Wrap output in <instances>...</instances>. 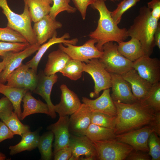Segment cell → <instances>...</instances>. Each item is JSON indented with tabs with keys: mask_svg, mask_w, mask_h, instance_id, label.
Instances as JSON below:
<instances>
[{
	"mask_svg": "<svg viewBox=\"0 0 160 160\" xmlns=\"http://www.w3.org/2000/svg\"><path fill=\"white\" fill-rule=\"evenodd\" d=\"M14 135L5 123L0 120V143L6 139L13 138Z\"/></svg>",
	"mask_w": 160,
	"mask_h": 160,
	"instance_id": "obj_45",
	"label": "cell"
},
{
	"mask_svg": "<svg viewBox=\"0 0 160 160\" xmlns=\"http://www.w3.org/2000/svg\"><path fill=\"white\" fill-rule=\"evenodd\" d=\"M148 154L152 160H160V138L155 132L150 135L148 140Z\"/></svg>",
	"mask_w": 160,
	"mask_h": 160,
	"instance_id": "obj_38",
	"label": "cell"
},
{
	"mask_svg": "<svg viewBox=\"0 0 160 160\" xmlns=\"http://www.w3.org/2000/svg\"><path fill=\"white\" fill-rule=\"evenodd\" d=\"M45 1L47 2L50 4H53V0H44Z\"/></svg>",
	"mask_w": 160,
	"mask_h": 160,
	"instance_id": "obj_51",
	"label": "cell"
},
{
	"mask_svg": "<svg viewBox=\"0 0 160 160\" xmlns=\"http://www.w3.org/2000/svg\"><path fill=\"white\" fill-rule=\"evenodd\" d=\"M103 1H106L107 0H103ZM110 1H113V2H114L115 1H119L120 0H110Z\"/></svg>",
	"mask_w": 160,
	"mask_h": 160,
	"instance_id": "obj_52",
	"label": "cell"
},
{
	"mask_svg": "<svg viewBox=\"0 0 160 160\" xmlns=\"http://www.w3.org/2000/svg\"><path fill=\"white\" fill-rule=\"evenodd\" d=\"M103 0H96L91 7L99 12L100 17L98 25L95 30L89 35L90 39L97 41L95 45L100 51L105 43L110 41L117 43L124 41L129 37L127 29L120 28L114 22L111 15V12L107 8Z\"/></svg>",
	"mask_w": 160,
	"mask_h": 160,
	"instance_id": "obj_2",
	"label": "cell"
},
{
	"mask_svg": "<svg viewBox=\"0 0 160 160\" xmlns=\"http://www.w3.org/2000/svg\"><path fill=\"white\" fill-rule=\"evenodd\" d=\"M85 136L92 142L116 139L114 129L92 123L88 127Z\"/></svg>",
	"mask_w": 160,
	"mask_h": 160,
	"instance_id": "obj_28",
	"label": "cell"
},
{
	"mask_svg": "<svg viewBox=\"0 0 160 160\" xmlns=\"http://www.w3.org/2000/svg\"><path fill=\"white\" fill-rule=\"evenodd\" d=\"M41 46L37 43L30 45L22 51H9L1 56V58L6 63L5 67L0 74V83L4 84L9 74L20 66L24 60L37 51Z\"/></svg>",
	"mask_w": 160,
	"mask_h": 160,
	"instance_id": "obj_9",
	"label": "cell"
},
{
	"mask_svg": "<svg viewBox=\"0 0 160 160\" xmlns=\"http://www.w3.org/2000/svg\"><path fill=\"white\" fill-rule=\"evenodd\" d=\"M92 112L87 105L81 103L69 118L70 134L78 136L85 135L87 130L91 123Z\"/></svg>",
	"mask_w": 160,
	"mask_h": 160,
	"instance_id": "obj_14",
	"label": "cell"
},
{
	"mask_svg": "<svg viewBox=\"0 0 160 160\" xmlns=\"http://www.w3.org/2000/svg\"><path fill=\"white\" fill-rule=\"evenodd\" d=\"M69 118L68 116H59L56 122L47 127V129L52 132L55 137L53 154L68 145L70 136Z\"/></svg>",
	"mask_w": 160,
	"mask_h": 160,
	"instance_id": "obj_18",
	"label": "cell"
},
{
	"mask_svg": "<svg viewBox=\"0 0 160 160\" xmlns=\"http://www.w3.org/2000/svg\"><path fill=\"white\" fill-rule=\"evenodd\" d=\"M82 65L83 72L89 74L94 81V91L90 94V97H98L101 91L111 87L110 73L99 58L92 59L87 63L82 62Z\"/></svg>",
	"mask_w": 160,
	"mask_h": 160,
	"instance_id": "obj_7",
	"label": "cell"
},
{
	"mask_svg": "<svg viewBox=\"0 0 160 160\" xmlns=\"http://www.w3.org/2000/svg\"><path fill=\"white\" fill-rule=\"evenodd\" d=\"M147 4L148 7L151 9L152 16L159 21L160 18V0H151Z\"/></svg>",
	"mask_w": 160,
	"mask_h": 160,
	"instance_id": "obj_46",
	"label": "cell"
},
{
	"mask_svg": "<svg viewBox=\"0 0 160 160\" xmlns=\"http://www.w3.org/2000/svg\"><path fill=\"white\" fill-rule=\"evenodd\" d=\"M23 1L24 9L20 14H17L11 10L7 0H0V7L7 20V26L19 32L30 45H32L37 43V41L32 27V21L28 6L26 0Z\"/></svg>",
	"mask_w": 160,
	"mask_h": 160,
	"instance_id": "obj_4",
	"label": "cell"
},
{
	"mask_svg": "<svg viewBox=\"0 0 160 160\" xmlns=\"http://www.w3.org/2000/svg\"><path fill=\"white\" fill-rule=\"evenodd\" d=\"M96 41L90 39L83 45L76 46L68 43L58 44V48L62 50L72 59L85 63L94 58H100L103 52L99 50L95 45Z\"/></svg>",
	"mask_w": 160,
	"mask_h": 160,
	"instance_id": "obj_8",
	"label": "cell"
},
{
	"mask_svg": "<svg viewBox=\"0 0 160 160\" xmlns=\"http://www.w3.org/2000/svg\"><path fill=\"white\" fill-rule=\"evenodd\" d=\"M68 33H66L63 36L57 37V34L54 35L52 38L49 39L47 43L43 44L37 50L35 55L26 63L28 64L30 68H31L37 72V69L39 64L43 56L47 50L52 45L60 43H68L76 45L78 41L77 38H74L71 40H68L70 38Z\"/></svg>",
	"mask_w": 160,
	"mask_h": 160,
	"instance_id": "obj_21",
	"label": "cell"
},
{
	"mask_svg": "<svg viewBox=\"0 0 160 160\" xmlns=\"http://www.w3.org/2000/svg\"><path fill=\"white\" fill-rule=\"evenodd\" d=\"M113 102L117 111L114 129L116 135L150 125L157 112L139 101L132 104Z\"/></svg>",
	"mask_w": 160,
	"mask_h": 160,
	"instance_id": "obj_1",
	"label": "cell"
},
{
	"mask_svg": "<svg viewBox=\"0 0 160 160\" xmlns=\"http://www.w3.org/2000/svg\"><path fill=\"white\" fill-rule=\"evenodd\" d=\"M68 145L72 152L69 160H97L92 142L85 135L78 136L70 134Z\"/></svg>",
	"mask_w": 160,
	"mask_h": 160,
	"instance_id": "obj_12",
	"label": "cell"
},
{
	"mask_svg": "<svg viewBox=\"0 0 160 160\" xmlns=\"http://www.w3.org/2000/svg\"><path fill=\"white\" fill-rule=\"evenodd\" d=\"M82 62L71 59L60 72L72 80H77L81 78L83 72Z\"/></svg>",
	"mask_w": 160,
	"mask_h": 160,
	"instance_id": "obj_32",
	"label": "cell"
},
{
	"mask_svg": "<svg viewBox=\"0 0 160 160\" xmlns=\"http://www.w3.org/2000/svg\"><path fill=\"white\" fill-rule=\"evenodd\" d=\"M158 23L152 16L151 9L144 6L140 8L138 15L127 30L129 36L140 41L145 55L150 57L152 54L156 46L154 34Z\"/></svg>",
	"mask_w": 160,
	"mask_h": 160,
	"instance_id": "obj_3",
	"label": "cell"
},
{
	"mask_svg": "<svg viewBox=\"0 0 160 160\" xmlns=\"http://www.w3.org/2000/svg\"><path fill=\"white\" fill-rule=\"evenodd\" d=\"M60 100L55 105V111L59 116L71 115L79 108L81 103L77 95L65 84L60 87Z\"/></svg>",
	"mask_w": 160,
	"mask_h": 160,
	"instance_id": "obj_15",
	"label": "cell"
},
{
	"mask_svg": "<svg viewBox=\"0 0 160 160\" xmlns=\"http://www.w3.org/2000/svg\"><path fill=\"white\" fill-rule=\"evenodd\" d=\"M121 76L130 84L133 95L139 101L144 98L152 85L141 77L133 68Z\"/></svg>",
	"mask_w": 160,
	"mask_h": 160,
	"instance_id": "obj_20",
	"label": "cell"
},
{
	"mask_svg": "<svg viewBox=\"0 0 160 160\" xmlns=\"http://www.w3.org/2000/svg\"><path fill=\"white\" fill-rule=\"evenodd\" d=\"M82 101L90 108L92 112L101 113L112 116H116V108L111 97L109 88L103 90L101 95L95 100L83 97Z\"/></svg>",
	"mask_w": 160,
	"mask_h": 160,
	"instance_id": "obj_17",
	"label": "cell"
},
{
	"mask_svg": "<svg viewBox=\"0 0 160 160\" xmlns=\"http://www.w3.org/2000/svg\"><path fill=\"white\" fill-rule=\"evenodd\" d=\"M70 0H53L49 15L52 19L55 20L57 15L61 12L66 11L68 13H75L77 9L70 5Z\"/></svg>",
	"mask_w": 160,
	"mask_h": 160,
	"instance_id": "obj_35",
	"label": "cell"
},
{
	"mask_svg": "<svg viewBox=\"0 0 160 160\" xmlns=\"http://www.w3.org/2000/svg\"><path fill=\"white\" fill-rule=\"evenodd\" d=\"M32 21L36 22L49 15L51 6L44 0H26Z\"/></svg>",
	"mask_w": 160,
	"mask_h": 160,
	"instance_id": "obj_27",
	"label": "cell"
},
{
	"mask_svg": "<svg viewBox=\"0 0 160 160\" xmlns=\"http://www.w3.org/2000/svg\"><path fill=\"white\" fill-rule=\"evenodd\" d=\"M38 79L37 72L32 68H28L25 75L23 88L33 92L37 86Z\"/></svg>",
	"mask_w": 160,
	"mask_h": 160,
	"instance_id": "obj_40",
	"label": "cell"
},
{
	"mask_svg": "<svg viewBox=\"0 0 160 160\" xmlns=\"http://www.w3.org/2000/svg\"><path fill=\"white\" fill-rule=\"evenodd\" d=\"M14 108L10 101L4 96L0 99V119L3 121L12 114Z\"/></svg>",
	"mask_w": 160,
	"mask_h": 160,
	"instance_id": "obj_41",
	"label": "cell"
},
{
	"mask_svg": "<svg viewBox=\"0 0 160 160\" xmlns=\"http://www.w3.org/2000/svg\"><path fill=\"white\" fill-rule=\"evenodd\" d=\"M117 46L113 41L105 43L102 48L103 54L99 59L109 73L121 75L133 68L132 62L119 53Z\"/></svg>",
	"mask_w": 160,
	"mask_h": 160,
	"instance_id": "obj_5",
	"label": "cell"
},
{
	"mask_svg": "<svg viewBox=\"0 0 160 160\" xmlns=\"http://www.w3.org/2000/svg\"><path fill=\"white\" fill-rule=\"evenodd\" d=\"M0 41L12 43L28 42L20 33L8 26L0 27Z\"/></svg>",
	"mask_w": 160,
	"mask_h": 160,
	"instance_id": "obj_36",
	"label": "cell"
},
{
	"mask_svg": "<svg viewBox=\"0 0 160 160\" xmlns=\"http://www.w3.org/2000/svg\"><path fill=\"white\" fill-rule=\"evenodd\" d=\"M5 63L4 60H2V62H0V74L5 67Z\"/></svg>",
	"mask_w": 160,
	"mask_h": 160,
	"instance_id": "obj_49",
	"label": "cell"
},
{
	"mask_svg": "<svg viewBox=\"0 0 160 160\" xmlns=\"http://www.w3.org/2000/svg\"><path fill=\"white\" fill-rule=\"evenodd\" d=\"M118 43L119 53L132 62L145 55L140 41L136 38H131L128 41H121Z\"/></svg>",
	"mask_w": 160,
	"mask_h": 160,
	"instance_id": "obj_26",
	"label": "cell"
},
{
	"mask_svg": "<svg viewBox=\"0 0 160 160\" xmlns=\"http://www.w3.org/2000/svg\"><path fill=\"white\" fill-rule=\"evenodd\" d=\"M153 132L152 127L147 125L116 136L118 140L130 145L134 150L148 153V140Z\"/></svg>",
	"mask_w": 160,
	"mask_h": 160,
	"instance_id": "obj_11",
	"label": "cell"
},
{
	"mask_svg": "<svg viewBox=\"0 0 160 160\" xmlns=\"http://www.w3.org/2000/svg\"><path fill=\"white\" fill-rule=\"evenodd\" d=\"M132 67L142 78L151 84L160 82V61L144 55L132 62Z\"/></svg>",
	"mask_w": 160,
	"mask_h": 160,
	"instance_id": "obj_10",
	"label": "cell"
},
{
	"mask_svg": "<svg viewBox=\"0 0 160 160\" xmlns=\"http://www.w3.org/2000/svg\"><path fill=\"white\" fill-rule=\"evenodd\" d=\"M62 26L60 22L52 19L49 15L35 23L33 29L37 43L41 45L43 44L54 35L57 34V30Z\"/></svg>",
	"mask_w": 160,
	"mask_h": 160,
	"instance_id": "obj_19",
	"label": "cell"
},
{
	"mask_svg": "<svg viewBox=\"0 0 160 160\" xmlns=\"http://www.w3.org/2000/svg\"><path fill=\"white\" fill-rule=\"evenodd\" d=\"M21 137V140L18 144L9 147L10 155L13 156L25 151H31L37 147L40 137L38 131L28 132Z\"/></svg>",
	"mask_w": 160,
	"mask_h": 160,
	"instance_id": "obj_25",
	"label": "cell"
},
{
	"mask_svg": "<svg viewBox=\"0 0 160 160\" xmlns=\"http://www.w3.org/2000/svg\"><path fill=\"white\" fill-rule=\"evenodd\" d=\"M30 45L28 42L12 43L0 41V56L8 52H19L22 51Z\"/></svg>",
	"mask_w": 160,
	"mask_h": 160,
	"instance_id": "obj_39",
	"label": "cell"
},
{
	"mask_svg": "<svg viewBox=\"0 0 160 160\" xmlns=\"http://www.w3.org/2000/svg\"><path fill=\"white\" fill-rule=\"evenodd\" d=\"M140 0H123L117 5V7L111 12V16L117 25L120 22L123 14L129 9L135 6Z\"/></svg>",
	"mask_w": 160,
	"mask_h": 160,
	"instance_id": "obj_37",
	"label": "cell"
},
{
	"mask_svg": "<svg viewBox=\"0 0 160 160\" xmlns=\"http://www.w3.org/2000/svg\"><path fill=\"white\" fill-rule=\"evenodd\" d=\"M150 126L159 136L160 135V111L157 112L154 119L151 122Z\"/></svg>",
	"mask_w": 160,
	"mask_h": 160,
	"instance_id": "obj_47",
	"label": "cell"
},
{
	"mask_svg": "<svg viewBox=\"0 0 160 160\" xmlns=\"http://www.w3.org/2000/svg\"><path fill=\"white\" fill-rule=\"evenodd\" d=\"M112 93L113 102L132 104L139 101L133 95L130 84L121 75L110 73Z\"/></svg>",
	"mask_w": 160,
	"mask_h": 160,
	"instance_id": "obj_13",
	"label": "cell"
},
{
	"mask_svg": "<svg viewBox=\"0 0 160 160\" xmlns=\"http://www.w3.org/2000/svg\"><path fill=\"white\" fill-rule=\"evenodd\" d=\"M6 159V156L4 154L0 152V160H4Z\"/></svg>",
	"mask_w": 160,
	"mask_h": 160,
	"instance_id": "obj_50",
	"label": "cell"
},
{
	"mask_svg": "<svg viewBox=\"0 0 160 160\" xmlns=\"http://www.w3.org/2000/svg\"><path fill=\"white\" fill-rule=\"evenodd\" d=\"M54 160H69L72 155V152L68 145L59 150L53 154Z\"/></svg>",
	"mask_w": 160,
	"mask_h": 160,
	"instance_id": "obj_43",
	"label": "cell"
},
{
	"mask_svg": "<svg viewBox=\"0 0 160 160\" xmlns=\"http://www.w3.org/2000/svg\"><path fill=\"white\" fill-rule=\"evenodd\" d=\"M29 68L28 64L22 63L8 75L7 79L6 85L15 87L23 88L25 75Z\"/></svg>",
	"mask_w": 160,
	"mask_h": 160,
	"instance_id": "obj_31",
	"label": "cell"
},
{
	"mask_svg": "<svg viewBox=\"0 0 160 160\" xmlns=\"http://www.w3.org/2000/svg\"><path fill=\"white\" fill-rule=\"evenodd\" d=\"M23 102V111L20 119L23 120L27 116L37 113H44L49 116V112L47 103L40 99L35 98L29 91L24 95L22 100Z\"/></svg>",
	"mask_w": 160,
	"mask_h": 160,
	"instance_id": "obj_22",
	"label": "cell"
},
{
	"mask_svg": "<svg viewBox=\"0 0 160 160\" xmlns=\"http://www.w3.org/2000/svg\"><path fill=\"white\" fill-rule=\"evenodd\" d=\"M154 40L155 46L160 49V23L159 22L154 34Z\"/></svg>",
	"mask_w": 160,
	"mask_h": 160,
	"instance_id": "obj_48",
	"label": "cell"
},
{
	"mask_svg": "<svg viewBox=\"0 0 160 160\" xmlns=\"http://www.w3.org/2000/svg\"><path fill=\"white\" fill-rule=\"evenodd\" d=\"M17 114L13 111L11 115L3 121L7 125L14 135L21 136L25 133L30 131V127L23 124L19 120Z\"/></svg>",
	"mask_w": 160,
	"mask_h": 160,
	"instance_id": "obj_33",
	"label": "cell"
},
{
	"mask_svg": "<svg viewBox=\"0 0 160 160\" xmlns=\"http://www.w3.org/2000/svg\"><path fill=\"white\" fill-rule=\"evenodd\" d=\"M54 135L50 131L40 136L37 146L41 155V160H52L53 156L52 151V143Z\"/></svg>",
	"mask_w": 160,
	"mask_h": 160,
	"instance_id": "obj_29",
	"label": "cell"
},
{
	"mask_svg": "<svg viewBox=\"0 0 160 160\" xmlns=\"http://www.w3.org/2000/svg\"><path fill=\"white\" fill-rule=\"evenodd\" d=\"M92 142L96 152L97 160H126L134 149L130 145L117 139Z\"/></svg>",
	"mask_w": 160,
	"mask_h": 160,
	"instance_id": "obj_6",
	"label": "cell"
},
{
	"mask_svg": "<svg viewBox=\"0 0 160 160\" xmlns=\"http://www.w3.org/2000/svg\"><path fill=\"white\" fill-rule=\"evenodd\" d=\"M75 8L80 13L83 20L85 19L88 7L93 4L96 0H72Z\"/></svg>",
	"mask_w": 160,
	"mask_h": 160,
	"instance_id": "obj_42",
	"label": "cell"
},
{
	"mask_svg": "<svg viewBox=\"0 0 160 160\" xmlns=\"http://www.w3.org/2000/svg\"><path fill=\"white\" fill-rule=\"evenodd\" d=\"M71 58L66 54L59 49L50 52L43 71L47 76L56 74L64 67Z\"/></svg>",
	"mask_w": 160,
	"mask_h": 160,
	"instance_id": "obj_23",
	"label": "cell"
},
{
	"mask_svg": "<svg viewBox=\"0 0 160 160\" xmlns=\"http://www.w3.org/2000/svg\"><path fill=\"white\" fill-rule=\"evenodd\" d=\"M116 116H112L105 114L92 112L91 123L106 128L114 129L116 125Z\"/></svg>",
	"mask_w": 160,
	"mask_h": 160,
	"instance_id": "obj_34",
	"label": "cell"
},
{
	"mask_svg": "<svg viewBox=\"0 0 160 160\" xmlns=\"http://www.w3.org/2000/svg\"><path fill=\"white\" fill-rule=\"evenodd\" d=\"M38 76L37 85L33 92L40 95L45 100L49 108V116L52 119H55L57 115L55 111V105L51 100L50 96L52 87L57 82L58 76L56 74L47 76L42 71Z\"/></svg>",
	"mask_w": 160,
	"mask_h": 160,
	"instance_id": "obj_16",
	"label": "cell"
},
{
	"mask_svg": "<svg viewBox=\"0 0 160 160\" xmlns=\"http://www.w3.org/2000/svg\"><path fill=\"white\" fill-rule=\"evenodd\" d=\"M156 112L160 111V83L152 84L144 98L140 101Z\"/></svg>",
	"mask_w": 160,
	"mask_h": 160,
	"instance_id": "obj_30",
	"label": "cell"
},
{
	"mask_svg": "<svg viewBox=\"0 0 160 160\" xmlns=\"http://www.w3.org/2000/svg\"><path fill=\"white\" fill-rule=\"evenodd\" d=\"M151 159L148 153L133 149L128 156L126 160H150Z\"/></svg>",
	"mask_w": 160,
	"mask_h": 160,
	"instance_id": "obj_44",
	"label": "cell"
},
{
	"mask_svg": "<svg viewBox=\"0 0 160 160\" xmlns=\"http://www.w3.org/2000/svg\"><path fill=\"white\" fill-rule=\"evenodd\" d=\"M28 91L24 88L12 87L0 83V93L6 97L11 102L14 108V112L17 114L20 119L22 112L21 103L23 97Z\"/></svg>",
	"mask_w": 160,
	"mask_h": 160,
	"instance_id": "obj_24",
	"label": "cell"
}]
</instances>
